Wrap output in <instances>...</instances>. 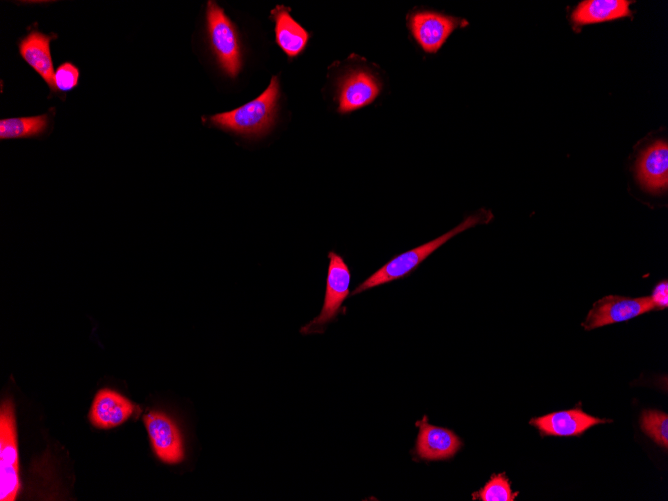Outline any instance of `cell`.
<instances>
[{"instance_id":"1","label":"cell","mask_w":668,"mask_h":501,"mask_svg":"<svg viewBox=\"0 0 668 501\" xmlns=\"http://www.w3.org/2000/svg\"><path fill=\"white\" fill-rule=\"evenodd\" d=\"M492 219L493 214L490 210L480 209L474 214L466 217L459 225L439 237L394 256L357 286L352 291L351 295H356L368 289L411 275L428 257H430V255L451 238L469 228L487 224Z\"/></svg>"},{"instance_id":"2","label":"cell","mask_w":668,"mask_h":501,"mask_svg":"<svg viewBox=\"0 0 668 501\" xmlns=\"http://www.w3.org/2000/svg\"><path fill=\"white\" fill-rule=\"evenodd\" d=\"M279 99V80L273 76L267 89L232 111L211 116L212 125L244 136H261L272 126Z\"/></svg>"},{"instance_id":"3","label":"cell","mask_w":668,"mask_h":501,"mask_svg":"<svg viewBox=\"0 0 668 501\" xmlns=\"http://www.w3.org/2000/svg\"><path fill=\"white\" fill-rule=\"evenodd\" d=\"M206 23L211 49L220 67L228 76L236 77L242 67L236 27L215 1L207 3Z\"/></svg>"},{"instance_id":"4","label":"cell","mask_w":668,"mask_h":501,"mask_svg":"<svg viewBox=\"0 0 668 501\" xmlns=\"http://www.w3.org/2000/svg\"><path fill=\"white\" fill-rule=\"evenodd\" d=\"M328 259L329 265L322 309L318 316L300 329L302 334L323 333L326 327L336 319L343 302L350 293L351 272L343 256L335 251H330Z\"/></svg>"},{"instance_id":"5","label":"cell","mask_w":668,"mask_h":501,"mask_svg":"<svg viewBox=\"0 0 668 501\" xmlns=\"http://www.w3.org/2000/svg\"><path fill=\"white\" fill-rule=\"evenodd\" d=\"M0 500H15L20 481L18 449L13 404L6 400L0 412Z\"/></svg>"},{"instance_id":"6","label":"cell","mask_w":668,"mask_h":501,"mask_svg":"<svg viewBox=\"0 0 668 501\" xmlns=\"http://www.w3.org/2000/svg\"><path fill=\"white\" fill-rule=\"evenodd\" d=\"M467 24L463 19L429 10L415 11L408 17V28L426 53H436L455 29Z\"/></svg>"},{"instance_id":"7","label":"cell","mask_w":668,"mask_h":501,"mask_svg":"<svg viewBox=\"0 0 668 501\" xmlns=\"http://www.w3.org/2000/svg\"><path fill=\"white\" fill-rule=\"evenodd\" d=\"M381 92V81L367 68L347 70L337 83L338 112L346 114L371 104Z\"/></svg>"},{"instance_id":"8","label":"cell","mask_w":668,"mask_h":501,"mask_svg":"<svg viewBox=\"0 0 668 501\" xmlns=\"http://www.w3.org/2000/svg\"><path fill=\"white\" fill-rule=\"evenodd\" d=\"M656 309L650 296L629 298L606 296L594 303L582 326L591 330L612 323L623 322Z\"/></svg>"},{"instance_id":"9","label":"cell","mask_w":668,"mask_h":501,"mask_svg":"<svg viewBox=\"0 0 668 501\" xmlns=\"http://www.w3.org/2000/svg\"><path fill=\"white\" fill-rule=\"evenodd\" d=\"M143 419L157 457L168 464L181 462L184 458L183 440L175 422L157 411L149 412Z\"/></svg>"},{"instance_id":"10","label":"cell","mask_w":668,"mask_h":501,"mask_svg":"<svg viewBox=\"0 0 668 501\" xmlns=\"http://www.w3.org/2000/svg\"><path fill=\"white\" fill-rule=\"evenodd\" d=\"M637 179L641 186L651 192L660 193L668 187V144L657 140L640 155L636 165Z\"/></svg>"},{"instance_id":"11","label":"cell","mask_w":668,"mask_h":501,"mask_svg":"<svg viewBox=\"0 0 668 501\" xmlns=\"http://www.w3.org/2000/svg\"><path fill=\"white\" fill-rule=\"evenodd\" d=\"M460 438L451 430L427 423H419L416 454L425 460H444L453 457L461 448Z\"/></svg>"},{"instance_id":"12","label":"cell","mask_w":668,"mask_h":501,"mask_svg":"<svg viewBox=\"0 0 668 501\" xmlns=\"http://www.w3.org/2000/svg\"><path fill=\"white\" fill-rule=\"evenodd\" d=\"M607 420L593 417L580 409L563 410L532 418L530 424L544 435L573 436L583 433L591 426Z\"/></svg>"},{"instance_id":"13","label":"cell","mask_w":668,"mask_h":501,"mask_svg":"<svg viewBox=\"0 0 668 501\" xmlns=\"http://www.w3.org/2000/svg\"><path fill=\"white\" fill-rule=\"evenodd\" d=\"M134 408L133 403L121 394L110 389H102L93 400L89 418L98 428H112L126 421Z\"/></svg>"},{"instance_id":"14","label":"cell","mask_w":668,"mask_h":501,"mask_svg":"<svg viewBox=\"0 0 668 501\" xmlns=\"http://www.w3.org/2000/svg\"><path fill=\"white\" fill-rule=\"evenodd\" d=\"M54 37L39 31H31L19 42V53L55 92L57 91L54 84L55 72L50 52V42Z\"/></svg>"},{"instance_id":"15","label":"cell","mask_w":668,"mask_h":501,"mask_svg":"<svg viewBox=\"0 0 668 501\" xmlns=\"http://www.w3.org/2000/svg\"><path fill=\"white\" fill-rule=\"evenodd\" d=\"M290 9L277 5L271 11L275 21V36L278 46L290 58L298 56L306 47L310 34L290 15Z\"/></svg>"},{"instance_id":"16","label":"cell","mask_w":668,"mask_h":501,"mask_svg":"<svg viewBox=\"0 0 668 501\" xmlns=\"http://www.w3.org/2000/svg\"><path fill=\"white\" fill-rule=\"evenodd\" d=\"M627 0H585L580 2L571 15L576 26L616 20L631 15Z\"/></svg>"},{"instance_id":"17","label":"cell","mask_w":668,"mask_h":501,"mask_svg":"<svg viewBox=\"0 0 668 501\" xmlns=\"http://www.w3.org/2000/svg\"><path fill=\"white\" fill-rule=\"evenodd\" d=\"M47 126V114L2 119L0 121V138L3 140L37 136L43 133Z\"/></svg>"},{"instance_id":"18","label":"cell","mask_w":668,"mask_h":501,"mask_svg":"<svg viewBox=\"0 0 668 501\" xmlns=\"http://www.w3.org/2000/svg\"><path fill=\"white\" fill-rule=\"evenodd\" d=\"M517 495L518 492H512L508 478L501 473L493 474L485 486L473 493L472 497L482 501H513Z\"/></svg>"},{"instance_id":"19","label":"cell","mask_w":668,"mask_h":501,"mask_svg":"<svg viewBox=\"0 0 668 501\" xmlns=\"http://www.w3.org/2000/svg\"><path fill=\"white\" fill-rule=\"evenodd\" d=\"M641 429L658 445L668 446V416L657 410H645L641 415Z\"/></svg>"},{"instance_id":"20","label":"cell","mask_w":668,"mask_h":501,"mask_svg":"<svg viewBox=\"0 0 668 501\" xmlns=\"http://www.w3.org/2000/svg\"><path fill=\"white\" fill-rule=\"evenodd\" d=\"M79 69L70 62L61 64L54 73L56 90L67 92L74 89L79 81Z\"/></svg>"},{"instance_id":"21","label":"cell","mask_w":668,"mask_h":501,"mask_svg":"<svg viewBox=\"0 0 668 501\" xmlns=\"http://www.w3.org/2000/svg\"><path fill=\"white\" fill-rule=\"evenodd\" d=\"M668 284L667 281L660 282L653 290L651 299L656 308L663 309L668 305Z\"/></svg>"}]
</instances>
